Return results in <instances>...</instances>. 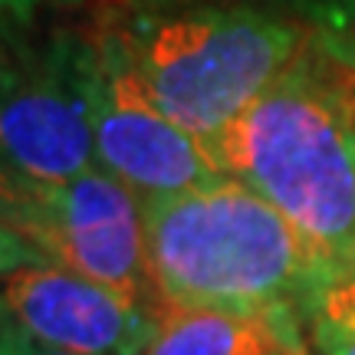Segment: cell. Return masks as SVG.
Here are the masks:
<instances>
[{
    "mask_svg": "<svg viewBox=\"0 0 355 355\" xmlns=\"http://www.w3.org/2000/svg\"><path fill=\"white\" fill-rule=\"evenodd\" d=\"M329 266H355V40L313 30L290 69L211 145Z\"/></svg>",
    "mask_w": 355,
    "mask_h": 355,
    "instance_id": "cell-1",
    "label": "cell"
},
{
    "mask_svg": "<svg viewBox=\"0 0 355 355\" xmlns=\"http://www.w3.org/2000/svg\"><path fill=\"white\" fill-rule=\"evenodd\" d=\"M148 270L165 309H296L329 270L303 234L237 178L141 201Z\"/></svg>",
    "mask_w": 355,
    "mask_h": 355,
    "instance_id": "cell-2",
    "label": "cell"
},
{
    "mask_svg": "<svg viewBox=\"0 0 355 355\" xmlns=\"http://www.w3.org/2000/svg\"><path fill=\"white\" fill-rule=\"evenodd\" d=\"M112 24L155 105L204 145L290 69L313 33L293 17L237 3L122 7Z\"/></svg>",
    "mask_w": 355,
    "mask_h": 355,
    "instance_id": "cell-3",
    "label": "cell"
},
{
    "mask_svg": "<svg viewBox=\"0 0 355 355\" xmlns=\"http://www.w3.org/2000/svg\"><path fill=\"white\" fill-rule=\"evenodd\" d=\"M43 260L162 313L141 198L99 165L43 184L3 171V260Z\"/></svg>",
    "mask_w": 355,
    "mask_h": 355,
    "instance_id": "cell-4",
    "label": "cell"
},
{
    "mask_svg": "<svg viewBox=\"0 0 355 355\" xmlns=\"http://www.w3.org/2000/svg\"><path fill=\"white\" fill-rule=\"evenodd\" d=\"M3 171L26 181H69L96 168L92 33H7L0 96Z\"/></svg>",
    "mask_w": 355,
    "mask_h": 355,
    "instance_id": "cell-5",
    "label": "cell"
},
{
    "mask_svg": "<svg viewBox=\"0 0 355 355\" xmlns=\"http://www.w3.org/2000/svg\"><path fill=\"white\" fill-rule=\"evenodd\" d=\"M92 128L99 168L141 201L224 178L211 148L155 105L115 24L92 33Z\"/></svg>",
    "mask_w": 355,
    "mask_h": 355,
    "instance_id": "cell-6",
    "label": "cell"
},
{
    "mask_svg": "<svg viewBox=\"0 0 355 355\" xmlns=\"http://www.w3.org/2000/svg\"><path fill=\"white\" fill-rule=\"evenodd\" d=\"M162 313L43 260H3V326L73 355H145Z\"/></svg>",
    "mask_w": 355,
    "mask_h": 355,
    "instance_id": "cell-7",
    "label": "cell"
},
{
    "mask_svg": "<svg viewBox=\"0 0 355 355\" xmlns=\"http://www.w3.org/2000/svg\"><path fill=\"white\" fill-rule=\"evenodd\" d=\"M145 355H309L296 309H165Z\"/></svg>",
    "mask_w": 355,
    "mask_h": 355,
    "instance_id": "cell-8",
    "label": "cell"
},
{
    "mask_svg": "<svg viewBox=\"0 0 355 355\" xmlns=\"http://www.w3.org/2000/svg\"><path fill=\"white\" fill-rule=\"evenodd\" d=\"M309 355H355V266H336L303 303Z\"/></svg>",
    "mask_w": 355,
    "mask_h": 355,
    "instance_id": "cell-9",
    "label": "cell"
},
{
    "mask_svg": "<svg viewBox=\"0 0 355 355\" xmlns=\"http://www.w3.org/2000/svg\"><path fill=\"white\" fill-rule=\"evenodd\" d=\"M270 10L293 17L309 30H326V33L355 30V0H270Z\"/></svg>",
    "mask_w": 355,
    "mask_h": 355,
    "instance_id": "cell-10",
    "label": "cell"
},
{
    "mask_svg": "<svg viewBox=\"0 0 355 355\" xmlns=\"http://www.w3.org/2000/svg\"><path fill=\"white\" fill-rule=\"evenodd\" d=\"M86 0H3V17L7 24H30L33 17H40L43 10H63V7H76Z\"/></svg>",
    "mask_w": 355,
    "mask_h": 355,
    "instance_id": "cell-11",
    "label": "cell"
},
{
    "mask_svg": "<svg viewBox=\"0 0 355 355\" xmlns=\"http://www.w3.org/2000/svg\"><path fill=\"white\" fill-rule=\"evenodd\" d=\"M3 355H73V352L46 349V345L33 343L30 336H24L20 329H10V326H3Z\"/></svg>",
    "mask_w": 355,
    "mask_h": 355,
    "instance_id": "cell-12",
    "label": "cell"
},
{
    "mask_svg": "<svg viewBox=\"0 0 355 355\" xmlns=\"http://www.w3.org/2000/svg\"><path fill=\"white\" fill-rule=\"evenodd\" d=\"M175 3H237V7L270 10V0H125L122 7H175Z\"/></svg>",
    "mask_w": 355,
    "mask_h": 355,
    "instance_id": "cell-13",
    "label": "cell"
}]
</instances>
